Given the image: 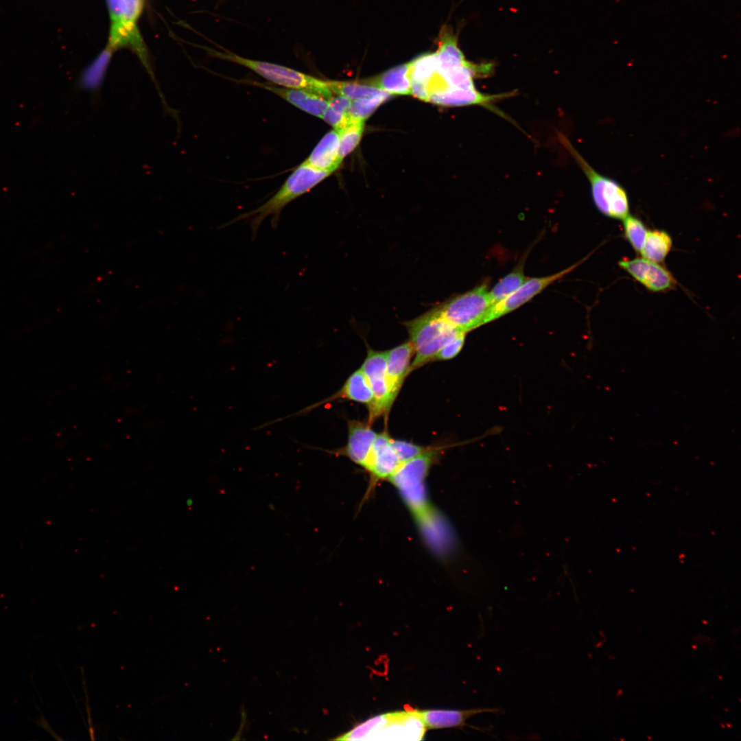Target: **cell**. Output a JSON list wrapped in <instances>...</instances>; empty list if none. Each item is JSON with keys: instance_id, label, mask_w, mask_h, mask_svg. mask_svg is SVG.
<instances>
[{"instance_id": "6da1fadb", "label": "cell", "mask_w": 741, "mask_h": 741, "mask_svg": "<svg viewBox=\"0 0 741 741\" xmlns=\"http://www.w3.org/2000/svg\"><path fill=\"white\" fill-rule=\"evenodd\" d=\"M438 453L439 449L430 447L418 456L400 463L387 480L399 491L418 526L438 513L430 504L425 486V478Z\"/></svg>"}, {"instance_id": "7a4b0ae2", "label": "cell", "mask_w": 741, "mask_h": 741, "mask_svg": "<svg viewBox=\"0 0 741 741\" xmlns=\"http://www.w3.org/2000/svg\"><path fill=\"white\" fill-rule=\"evenodd\" d=\"M331 173V171L318 169L302 163L270 198L255 209L238 215L228 224L248 220L252 234L255 236L261 223L270 216L271 224L275 228L285 207L307 193Z\"/></svg>"}, {"instance_id": "3957f363", "label": "cell", "mask_w": 741, "mask_h": 741, "mask_svg": "<svg viewBox=\"0 0 741 741\" xmlns=\"http://www.w3.org/2000/svg\"><path fill=\"white\" fill-rule=\"evenodd\" d=\"M404 325L414 351L410 373L433 361L445 344L462 333L442 316L438 307Z\"/></svg>"}, {"instance_id": "277c9868", "label": "cell", "mask_w": 741, "mask_h": 741, "mask_svg": "<svg viewBox=\"0 0 741 741\" xmlns=\"http://www.w3.org/2000/svg\"><path fill=\"white\" fill-rule=\"evenodd\" d=\"M559 139L587 178L591 198L596 209L604 215L624 220L629 215L630 204L624 187L617 180L594 169L562 134Z\"/></svg>"}, {"instance_id": "5b68a950", "label": "cell", "mask_w": 741, "mask_h": 741, "mask_svg": "<svg viewBox=\"0 0 741 741\" xmlns=\"http://www.w3.org/2000/svg\"><path fill=\"white\" fill-rule=\"evenodd\" d=\"M212 54L220 59L244 66L281 87L304 89L328 100L335 95L329 89L328 81L277 64L246 58L229 51H213Z\"/></svg>"}, {"instance_id": "8992f818", "label": "cell", "mask_w": 741, "mask_h": 741, "mask_svg": "<svg viewBox=\"0 0 741 741\" xmlns=\"http://www.w3.org/2000/svg\"><path fill=\"white\" fill-rule=\"evenodd\" d=\"M492 306L487 285L482 284L449 298L438 307L449 323L467 333L487 323Z\"/></svg>"}, {"instance_id": "52a82bcc", "label": "cell", "mask_w": 741, "mask_h": 741, "mask_svg": "<svg viewBox=\"0 0 741 741\" xmlns=\"http://www.w3.org/2000/svg\"><path fill=\"white\" fill-rule=\"evenodd\" d=\"M361 370L373 394V401L368 407L369 423H371L388 412L396 398L386 378V351L369 349Z\"/></svg>"}, {"instance_id": "ba28073f", "label": "cell", "mask_w": 741, "mask_h": 741, "mask_svg": "<svg viewBox=\"0 0 741 741\" xmlns=\"http://www.w3.org/2000/svg\"><path fill=\"white\" fill-rule=\"evenodd\" d=\"M584 260L551 275L528 278L515 292L504 300L493 305L488 316L487 322L497 319L524 305L550 284L574 270Z\"/></svg>"}, {"instance_id": "9c48e42d", "label": "cell", "mask_w": 741, "mask_h": 741, "mask_svg": "<svg viewBox=\"0 0 741 741\" xmlns=\"http://www.w3.org/2000/svg\"><path fill=\"white\" fill-rule=\"evenodd\" d=\"M618 265L649 291L666 292L676 285L675 279L666 268L644 257L622 259Z\"/></svg>"}, {"instance_id": "30bf717a", "label": "cell", "mask_w": 741, "mask_h": 741, "mask_svg": "<svg viewBox=\"0 0 741 741\" xmlns=\"http://www.w3.org/2000/svg\"><path fill=\"white\" fill-rule=\"evenodd\" d=\"M400 463L389 434L386 431L377 434L364 467L370 478L368 493L378 482L388 480Z\"/></svg>"}, {"instance_id": "8fae6325", "label": "cell", "mask_w": 741, "mask_h": 741, "mask_svg": "<svg viewBox=\"0 0 741 741\" xmlns=\"http://www.w3.org/2000/svg\"><path fill=\"white\" fill-rule=\"evenodd\" d=\"M338 399H346L364 403L369 407L373 401V394L368 381L360 369L353 373L346 380L342 387L334 395L319 402L306 406L301 410L286 416L270 421L272 424L283 419L307 414L314 409Z\"/></svg>"}, {"instance_id": "7c38bea8", "label": "cell", "mask_w": 741, "mask_h": 741, "mask_svg": "<svg viewBox=\"0 0 741 741\" xmlns=\"http://www.w3.org/2000/svg\"><path fill=\"white\" fill-rule=\"evenodd\" d=\"M377 434L368 423L348 421V440L340 449L326 451L336 456H344L364 469Z\"/></svg>"}, {"instance_id": "4fadbf2b", "label": "cell", "mask_w": 741, "mask_h": 741, "mask_svg": "<svg viewBox=\"0 0 741 741\" xmlns=\"http://www.w3.org/2000/svg\"><path fill=\"white\" fill-rule=\"evenodd\" d=\"M500 710L493 707H476L467 709H414L416 715L423 723L426 730L443 728H462L472 716L482 713H497Z\"/></svg>"}, {"instance_id": "5bb4252c", "label": "cell", "mask_w": 741, "mask_h": 741, "mask_svg": "<svg viewBox=\"0 0 741 741\" xmlns=\"http://www.w3.org/2000/svg\"><path fill=\"white\" fill-rule=\"evenodd\" d=\"M255 84L263 88L280 97L284 99L291 104L301 110L311 115L320 117L329 106V100L316 93L300 89L278 87L267 84L259 82Z\"/></svg>"}, {"instance_id": "9a60e30c", "label": "cell", "mask_w": 741, "mask_h": 741, "mask_svg": "<svg viewBox=\"0 0 741 741\" xmlns=\"http://www.w3.org/2000/svg\"><path fill=\"white\" fill-rule=\"evenodd\" d=\"M414 351L410 342L386 351V378L392 392L397 397L403 380L410 373Z\"/></svg>"}, {"instance_id": "2e32d148", "label": "cell", "mask_w": 741, "mask_h": 741, "mask_svg": "<svg viewBox=\"0 0 741 741\" xmlns=\"http://www.w3.org/2000/svg\"><path fill=\"white\" fill-rule=\"evenodd\" d=\"M107 47L113 51L123 47H131L138 54L144 66L150 71L146 51L136 26V22L125 19L111 21L109 44Z\"/></svg>"}, {"instance_id": "e0dca14e", "label": "cell", "mask_w": 741, "mask_h": 741, "mask_svg": "<svg viewBox=\"0 0 741 741\" xmlns=\"http://www.w3.org/2000/svg\"><path fill=\"white\" fill-rule=\"evenodd\" d=\"M338 148L339 133L334 129L321 139L303 163L333 172L341 164L338 161Z\"/></svg>"}, {"instance_id": "ac0fdd59", "label": "cell", "mask_w": 741, "mask_h": 741, "mask_svg": "<svg viewBox=\"0 0 741 741\" xmlns=\"http://www.w3.org/2000/svg\"><path fill=\"white\" fill-rule=\"evenodd\" d=\"M369 84L390 95H410L409 63L389 69Z\"/></svg>"}, {"instance_id": "d6986e66", "label": "cell", "mask_w": 741, "mask_h": 741, "mask_svg": "<svg viewBox=\"0 0 741 741\" xmlns=\"http://www.w3.org/2000/svg\"><path fill=\"white\" fill-rule=\"evenodd\" d=\"M672 246L670 235L665 231H648L644 243L639 252L642 257L650 261L663 262Z\"/></svg>"}, {"instance_id": "ffe728a7", "label": "cell", "mask_w": 741, "mask_h": 741, "mask_svg": "<svg viewBox=\"0 0 741 741\" xmlns=\"http://www.w3.org/2000/svg\"><path fill=\"white\" fill-rule=\"evenodd\" d=\"M112 53L113 50L107 47L84 71L79 81L81 89L90 92L98 91L103 82Z\"/></svg>"}, {"instance_id": "44dd1931", "label": "cell", "mask_w": 741, "mask_h": 741, "mask_svg": "<svg viewBox=\"0 0 741 741\" xmlns=\"http://www.w3.org/2000/svg\"><path fill=\"white\" fill-rule=\"evenodd\" d=\"M528 279L524 275L523 263L519 264L512 272L501 279L489 291L492 304L494 305L515 292Z\"/></svg>"}, {"instance_id": "7402d4cb", "label": "cell", "mask_w": 741, "mask_h": 741, "mask_svg": "<svg viewBox=\"0 0 741 741\" xmlns=\"http://www.w3.org/2000/svg\"><path fill=\"white\" fill-rule=\"evenodd\" d=\"M390 95L383 91L370 97L353 100L347 113L348 116L353 121H364Z\"/></svg>"}, {"instance_id": "603a6c76", "label": "cell", "mask_w": 741, "mask_h": 741, "mask_svg": "<svg viewBox=\"0 0 741 741\" xmlns=\"http://www.w3.org/2000/svg\"><path fill=\"white\" fill-rule=\"evenodd\" d=\"M438 71L436 53L421 55L409 62L410 81L421 82L427 84Z\"/></svg>"}, {"instance_id": "cb8c5ba5", "label": "cell", "mask_w": 741, "mask_h": 741, "mask_svg": "<svg viewBox=\"0 0 741 741\" xmlns=\"http://www.w3.org/2000/svg\"><path fill=\"white\" fill-rule=\"evenodd\" d=\"M329 89L334 95H343L351 101L370 97L383 91L370 84L328 81Z\"/></svg>"}, {"instance_id": "d4e9b609", "label": "cell", "mask_w": 741, "mask_h": 741, "mask_svg": "<svg viewBox=\"0 0 741 741\" xmlns=\"http://www.w3.org/2000/svg\"><path fill=\"white\" fill-rule=\"evenodd\" d=\"M364 121H353L339 133L338 161L341 163L345 156L359 144L363 134Z\"/></svg>"}, {"instance_id": "484cf974", "label": "cell", "mask_w": 741, "mask_h": 741, "mask_svg": "<svg viewBox=\"0 0 741 741\" xmlns=\"http://www.w3.org/2000/svg\"><path fill=\"white\" fill-rule=\"evenodd\" d=\"M622 220L626 239L637 252H639L648 233L646 225L641 220L630 214Z\"/></svg>"}, {"instance_id": "4316f807", "label": "cell", "mask_w": 741, "mask_h": 741, "mask_svg": "<svg viewBox=\"0 0 741 741\" xmlns=\"http://www.w3.org/2000/svg\"><path fill=\"white\" fill-rule=\"evenodd\" d=\"M391 443L401 463L415 458L430 449V447L420 446L401 440L391 438Z\"/></svg>"}, {"instance_id": "83f0119b", "label": "cell", "mask_w": 741, "mask_h": 741, "mask_svg": "<svg viewBox=\"0 0 741 741\" xmlns=\"http://www.w3.org/2000/svg\"><path fill=\"white\" fill-rule=\"evenodd\" d=\"M466 333H460L445 344L434 357L433 361L447 360L456 357L462 349Z\"/></svg>"}, {"instance_id": "f1b7e54d", "label": "cell", "mask_w": 741, "mask_h": 741, "mask_svg": "<svg viewBox=\"0 0 741 741\" xmlns=\"http://www.w3.org/2000/svg\"><path fill=\"white\" fill-rule=\"evenodd\" d=\"M107 2L110 10L111 21L124 19L126 11L125 0H107Z\"/></svg>"}, {"instance_id": "f546056e", "label": "cell", "mask_w": 741, "mask_h": 741, "mask_svg": "<svg viewBox=\"0 0 741 741\" xmlns=\"http://www.w3.org/2000/svg\"><path fill=\"white\" fill-rule=\"evenodd\" d=\"M126 11L124 19L136 22L143 8V0H125Z\"/></svg>"}, {"instance_id": "4dcf8cb0", "label": "cell", "mask_w": 741, "mask_h": 741, "mask_svg": "<svg viewBox=\"0 0 741 741\" xmlns=\"http://www.w3.org/2000/svg\"><path fill=\"white\" fill-rule=\"evenodd\" d=\"M351 102L345 96L335 95L329 99V106L341 113H347Z\"/></svg>"}, {"instance_id": "1f68e13d", "label": "cell", "mask_w": 741, "mask_h": 741, "mask_svg": "<svg viewBox=\"0 0 741 741\" xmlns=\"http://www.w3.org/2000/svg\"><path fill=\"white\" fill-rule=\"evenodd\" d=\"M410 95L427 102L429 95L427 84L421 82L410 81Z\"/></svg>"}]
</instances>
